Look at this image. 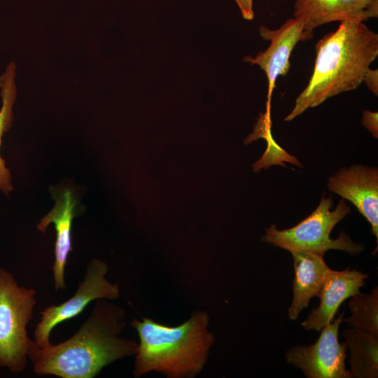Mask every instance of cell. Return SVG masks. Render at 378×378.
<instances>
[{
    "mask_svg": "<svg viewBox=\"0 0 378 378\" xmlns=\"http://www.w3.org/2000/svg\"><path fill=\"white\" fill-rule=\"evenodd\" d=\"M95 301L87 320L69 339L43 347L31 340L28 357L35 374L94 378L106 366L136 354L138 342L121 335L125 310L109 300Z\"/></svg>",
    "mask_w": 378,
    "mask_h": 378,
    "instance_id": "cell-1",
    "label": "cell"
},
{
    "mask_svg": "<svg viewBox=\"0 0 378 378\" xmlns=\"http://www.w3.org/2000/svg\"><path fill=\"white\" fill-rule=\"evenodd\" d=\"M378 55V35L357 20L342 21L316 46L314 68L287 122L333 96L354 90Z\"/></svg>",
    "mask_w": 378,
    "mask_h": 378,
    "instance_id": "cell-2",
    "label": "cell"
},
{
    "mask_svg": "<svg viewBox=\"0 0 378 378\" xmlns=\"http://www.w3.org/2000/svg\"><path fill=\"white\" fill-rule=\"evenodd\" d=\"M141 319L130 322L139 338L132 372L135 378L153 371L168 378H194L202 371L215 342L208 329L207 312H195L177 326Z\"/></svg>",
    "mask_w": 378,
    "mask_h": 378,
    "instance_id": "cell-3",
    "label": "cell"
},
{
    "mask_svg": "<svg viewBox=\"0 0 378 378\" xmlns=\"http://www.w3.org/2000/svg\"><path fill=\"white\" fill-rule=\"evenodd\" d=\"M332 195L323 196L317 208L296 225L279 230L272 224L262 237L264 242L280 247L289 252L302 251L324 253L331 249L356 255L365 249L361 243L354 241L349 234L342 232L336 239L330 237L334 227L350 212V207L341 200L332 210Z\"/></svg>",
    "mask_w": 378,
    "mask_h": 378,
    "instance_id": "cell-4",
    "label": "cell"
},
{
    "mask_svg": "<svg viewBox=\"0 0 378 378\" xmlns=\"http://www.w3.org/2000/svg\"><path fill=\"white\" fill-rule=\"evenodd\" d=\"M36 295L0 268V368L19 373L27 367L31 342L27 326L33 318Z\"/></svg>",
    "mask_w": 378,
    "mask_h": 378,
    "instance_id": "cell-5",
    "label": "cell"
},
{
    "mask_svg": "<svg viewBox=\"0 0 378 378\" xmlns=\"http://www.w3.org/2000/svg\"><path fill=\"white\" fill-rule=\"evenodd\" d=\"M108 270L105 262L97 258L91 260L74 295L65 302L49 306L41 312V319L34 332V341L38 346L50 344V332L55 326L79 315L92 301L98 299L113 301L120 298L118 284L106 278Z\"/></svg>",
    "mask_w": 378,
    "mask_h": 378,
    "instance_id": "cell-6",
    "label": "cell"
},
{
    "mask_svg": "<svg viewBox=\"0 0 378 378\" xmlns=\"http://www.w3.org/2000/svg\"><path fill=\"white\" fill-rule=\"evenodd\" d=\"M344 314L321 329L310 345H296L285 354L286 362L300 369L307 378H351L346 368L347 346L338 340Z\"/></svg>",
    "mask_w": 378,
    "mask_h": 378,
    "instance_id": "cell-7",
    "label": "cell"
},
{
    "mask_svg": "<svg viewBox=\"0 0 378 378\" xmlns=\"http://www.w3.org/2000/svg\"><path fill=\"white\" fill-rule=\"evenodd\" d=\"M258 31L263 39L270 41V44L265 51L254 57L246 56L244 61L258 65L266 74L268 92L265 115L270 117L271 97L277 77L287 75L290 66L289 59L297 43L312 38L314 33L306 31L303 22L298 18L288 19L277 29L261 25Z\"/></svg>",
    "mask_w": 378,
    "mask_h": 378,
    "instance_id": "cell-8",
    "label": "cell"
},
{
    "mask_svg": "<svg viewBox=\"0 0 378 378\" xmlns=\"http://www.w3.org/2000/svg\"><path fill=\"white\" fill-rule=\"evenodd\" d=\"M330 191L351 202L371 225L378 241V169L361 164L343 167L328 179Z\"/></svg>",
    "mask_w": 378,
    "mask_h": 378,
    "instance_id": "cell-9",
    "label": "cell"
},
{
    "mask_svg": "<svg viewBox=\"0 0 378 378\" xmlns=\"http://www.w3.org/2000/svg\"><path fill=\"white\" fill-rule=\"evenodd\" d=\"M368 278V274L356 270H331L317 295L320 303L301 323L303 328L320 332L334 320L342 303L360 292Z\"/></svg>",
    "mask_w": 378,
    "mask_h": 378,
    "instance_id": "cell-10",
    "label": "cell"
},
{
    "mask_svg": "<svg viewBox=\"0 0 378 378\" xmlns=\"http://www.w3.org/2000/svg\"><path fill=\"white\" fill-rule=\"evenodd\" d=\"M377 15L378 0H295L294 4V18L303 22L304 30L309 33L329 22H364Z\"/></svg>",
    "mask_w": 378,
    "mask_h": 378,
    "instance_id": "cell-11",
    "label": "cell"
},
{
    "mask_svg": "<svg viewBox=\"0 0 378 378\" xmlns=\"http://www.w3.org/2000/svg\"><path fill=\"white\" fill-rule=\"evenodd\" d=\"M293 259L295 277L292 282L293 297L288 316L296 320L313 297L319 290L331 269L323 259L324 255L302 251L290 252Z\"/></svg>",
    "mask_w": 378,
    "mask_h": 378,
    "instance_id": "cell-12",
    "label": "cell"
},
{
    "mask_svg": "<svg viewBox=\"0 0 378 378\" xmlns=\"http://www.w3.org/2000/svg\"><path fill=\"white\" fill-rule=\"evenodd\" d=\"M76 204L71 190H66L59 196L53 209L37 225L38 230L43 232L50 223L55 225L56 230L55 261L52 267L56 291L66 288L64 273L68 255L72 251L71 225Z\"/></svg>",
    "mask_w": 378,
    "mask_h": 378,
    "instance_id": "cell-13",
    "label": "cell"
},
{
    "mask_svg": "<svg viewBox=\"0 0 378 378\" xmlns=\"http://www.w3.org/2000/svg\"><path fill=\"white\" fill-rule=\"evenodd\" d=\"M342 335L349 349V371L351 378H377L378 335L351 327L344 329Z\"/></svg>",
    "mask_w": 378,
    "mask_h": 378,
    "instance_id": "cell-14",
    "label": "cell"
},
{
    "mask_svg": "<svg viewBox=\"0 0 378 378\" xmlns=\"http://www.w3.org/2000/svg\"><path fill=\"white\" fill-rule=\"evenodd\" d=\"M15 64H10L5 73L0 77L2 106L0 110V146L1 137L7 131L13 120L12 107L15 99L16 88L15 85ZM10 175L6 167L5 162L0 155V189L5 193L12 190Z\"/></svg>",
    "mask_w": 378,
    "mask_h": 378,
    "instance_id": "cell-15",
    "label": "cell"
},
{
    "mask_svg": "<svg viewBox=\"0 0 378 378\" xmlns=\"http://www.w3.org/2000/svg\"><path fill=\"white\" fill-rule=\"evenodd\" d=\"M351 316L342 318L349 327L359 328L378 335V287L370 293L360 292L351 297L348 304Z\"/></svg>",
    "mask_w": 378,
    "mask_h": 378,
    "instance_id": "cell-16",
    "label": "cell"
},
{
    "mask_svg": "<svg viewBox=\"0 0 378 378\" xmlns=\"http://www.w3.org/2000/svg\"><path fill=\"white\" fill-rule=\"evenodd\" d=\"M377 112L365 110L363 112L362 125L373 135L378 137Z\"/></svg>",
    "mask_w": 378,
    "mask_h": 378,
    "instance_id": "cell-17",
    "label": "cell"
},
{
    "mask_svg": "<svg viewBox=\"0 0 378 378\" xmlns=\"http://www.w3.org/2000/svg\"><path fill=\"white\" fill-rule=\"evenodd\" d=\"M362 83L376 96L378 94V70L370 68L365 73Z\"/></svg>",
    "mask_w": 378,
    "mask_h": 378,
    "instance_id": "cell-18",
    "label": "cell"
},
{
    "mask_svg": "<svg viewBox=\"0 0 378 378\" xmlns=\"http://www.w3.org/2000/svg\"><path fill=\"white\" fill-rule=\"evenodd\" d=\"M237 3L242 17L247 20L254 18L253 0H234Z\"/></svg>",
    "mask_w": 378,
    "mask_h": 378,
    "instance_id": "cell-19",
    "label": "cell"
}]
</instances>
